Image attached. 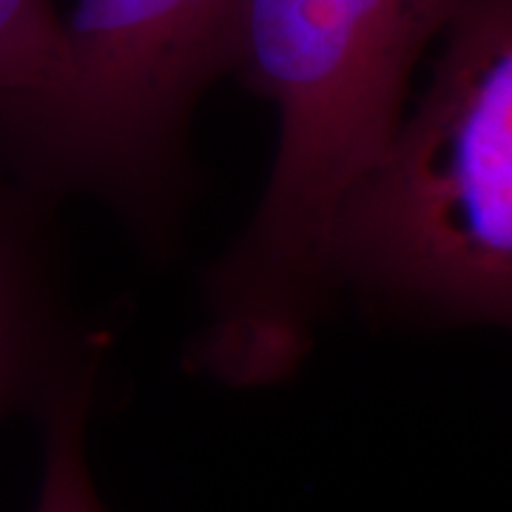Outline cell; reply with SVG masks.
<instances>
[{
	"label": "cell",
	"instance_id": "cell-1",
	"mask_svg": "<svg viewBox=\"0 0 512 512\" xmlns=\"http://www.w3.org/2000/svg\"><path fill=\"white\" fill-rule=\"evenodd\" d=\"M453 0H245L234 72L279 114L265 194L205 276L191 367L254 390L296 376L336 291L333 245L404 120Z\"/></svg>",
	"mask_w": 512,
	"mask_h": 512
},
{
	"label": "cell",
	"instance_id": "cell-2",
	"mask_svg": "<svg viewBox=\"0 0 512 512\" xmlns=\"http://www.w3.org/2000/svg\"><path fill=\"white\" fill-rule=\"evenodd\" d=\"M436 40L419 106L339 220L333 282L512 330V0H453Z\"/></svg>",
	"mask_w": 512,
	"mask_h": 512
},
{
	"label": "cell",
	"instance_id": "cell-3",
	"mask_svg": "<svg viewBox=\"0 0 512 512\" xmlns=\"http://www.w3.org/2000/svg\"><path fill=\"white\" fill-rule=\"evenodd\" d=\"M245 0H77L32 92L0 100V171L43 200L89 194L160 239L185 191V137L234 72Z\"/></svg>",
	"mask_w": 512,
	"mask_h": 512
},
{
	"label": "cell",
	"instance_id": "cell-4",
	"mask_svg": "<svg viewBox=\"0 0 512 512\" xmlns=\"http://www.w3.org/2000/svg\"><path fill=\"white\" fill-rule=\"evenodd\" d=\"M52 205L0 171V421L37 416L103 353L69 305Z\"/></svg>",
	"mask_w": 512,
	"mask_h": 512
},
{
	"label": "cell",
	"instance_id": "cell-5",
	"mask_svg": "<svg viewBox=\"0 0 512 512\" xmlns=\"http://www.w3.org/2000/svg\"><path fill=\"white\" fill-rule=\"evenodd\" d=\"M97 370L100 365L80 370L37 413L43 424V481L35 512H106L86 461Z\"/></svg>",
	"mask_w": 512,
	"mask_h": 512
},
{
	"label": "cell",
	"instance_id": "cell-6",
	"mask_svg": "<svg viewBox=\"0 0 512 512\" xmlns=\"http://www.w3.org/2000/svg\"><path fill=\"white\" fill-rule=\"evenodd\" d=\"M55 0H0V100L37 89L57 55Z\"/></svg>",
	"mask_w": 512,
	"mask_h": 512
}]
</instances>
